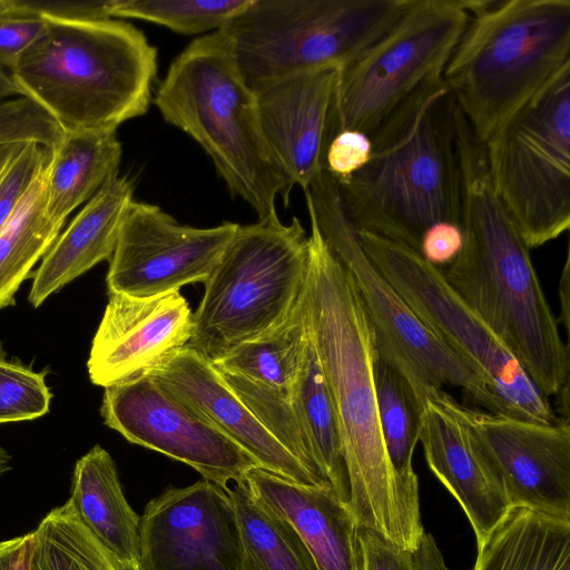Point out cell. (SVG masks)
I'll return each instance as SVG.
<instances>
[{
    "label": "cell",
    "instance_id": "2",
    "mask_svg": "<svg viewBox=\"0 0 570 570\" xmlns=\"http://www.w3.org/2000/svg\"><path fill=\"white\" fill-rule=\"evenodd\" d=\"M462 175L463 245L443 275L549 399L568 389L569 347L530 257L495 195L484 145L456 111Z\"/></svg>",
    "mask_w": 570,
    "mask_h": 570
},
{
    "label": "cell",
    "instance_id": "3",
    "mask_svg": "<svg viewBox=\"0 0 570 570\" xmlns=\"http://www.w3.org/2000/svg\"><path fill=\"white\" fill-rule=\"evenodd\" d=\"M456 111L442 78L412 94L370 135L368 161L345 179L334 178L356 230L420 254L422 235L431 225L461 226Z\"/></svg>",
    "mask_w": 570,
    "mask_h": 570
},
{
    "label": "cell",
    "instance_id": "32",
    "mask_svg": "<svg viewBox=\"0 0 570 570\" xmlns=\"http://www.w3.org/2000/svg\"><path fill=\"white\" fill-rule=\"evenodd\" d=\"M218 372L230 390L248 407L262 425L317 481L326 482L318 471L309 439L294 402L293 394L269 387L238 374L224 371Z\"/></svg>",
    "mask_w": 570,
    "mask_h": 570
},
{
    "label": "cell",
    "instance_id": "7",
    "mask_svg": "<svg viewBox=\"0 0 570 570\" xmlns=\"http://www.w3.org/2000/svg\"><path fill=\"white\" fill-rule=\"evenodd\" d=\"M304 194L308 215L352 275L377 353L404 375L419 402L423 405L451 385L464 391L484 411L511 416L489 382L422 322L368 258L342 207L336 180L324 167Z\"/></svg>",
    "mask_w": 570,
    "mask_h": 570
},
{
    "label": "cell",
    "instance_id": "17",
    "mask_svg": "<svg viewBox=\"0 0 570 570\" xmlns=\"http://www.w3.org/2000/svg\"><path fill=\"white\" fill-rule=\"evenodd\" d=\"M108 295L87 362L95 385L105 389L148 375L189 344L193 312L179 291Z\"/></svg>",
    "mask_w": 570,
    "mask_h": 570
},
{
    "label": "cell",
    "instance_id": "19",
    "mask_svg": "<svg viewBox=\"0 0 570 570\" xmlns=\"http://www.w3.org/2000/svg\"><path fill=\"white\" fill-rule=\"evenodd\" d=\"M419 441L430 470L459 502L481 542L511 508L495 463L438 392L423 403Z\"/></svg>",
    "mask_w": 570,
    "mask_h": 570
},
{
    "label": "cell",
    "instance_id": "26",
    "mask_svg": "<svg viewBox=\"0 0 570 570\" xmlns=\"http://www.w3.org/2000/svg\"><path fill=\"white\" fill-rule=\"evenodd\" d=\"M308 345L302 291L296 305L282 323L212 363L218 371L292 393L303 370Z\"/></svg>",
    "mask_w": 570,
    "mask_h": 570
},
{
    "label": "cell",
    "instance_id": "1",
    "mask_svg": "<svg viewBox=\"0 0 570 570\" xmlns=\"http://www.w3.org/2000/svg\"><path fill=\"white\" fill-rule=\"evenodd\" d=\"M311 220L303 288L308 335L335 410L348 481L347 505L358 528L412 552L424 533L419 481L393 469L384 445L373 377V330L348 269Z\"/></svg>",
    "mask_w": 570,
    "mask_h": 570
},
{
    "label": "cell",
    "instance_id": "27",
    "mask_svg": "<svg viewBox=\"0 0 570 570\" xmlns=\"http://www.w3.org/2000/svg\"><path fill=\"white\" fill-rule=\"evenodd\" d=\"M244 547L243 570H318L307 547L284 518L264 507L245 481L228 488Z\"/></svg>",
    "mask_w": 570,
    "mask_h": 570
},
{
    "label": "cell",
    "instance_id": "8",
    "mask_svg": "<svg viewBox=\"0 0 570 570\" xmlns=\"http://www.w3.org/2000/svg\"><path fill=\"white\" fill-rule=\"evenodd\" d=\"M308 264V236L297 217L289 225L277 214L239 225L204 283L188 346L216 361L277 326L296 305Z\"/></svg>",
    "mask_w": 570,
    "mask_h": 570
},
{
    "label": "cell",
    "instance_id": "28",
    "mask_svg": "<svg viewBox=\"0 0 570 570\" xmlns=\"http://www.w3.org/2000/svg\"><path fill=\"white\" fill-rule=\"evenodd\" d=\"M43 173L0 230V309L14 305L22 282L62 228L47 215Z\"/></svg>",
    "mask_w": 570,
    "mask_h": 570
},
{
    "label": "cell",
    "instance_id": "6",
    "mask_svg": "<svg viewBox=\"0 0 570 570\" xmlns=\"http://www.w3.org/2000/svg\"><path fill=\"white\" fill-rule=\"evenodd\" d=\"M567 63L569 0H473L442 78L484 144Z\"/></svg>",
    "mask_w": 570,
    "mask_h": 570
},
{
    "label": "cell",
    "instance_id": "11",
    "mask_svg": "<svg viewBox=\"0 0 570 570\" xmlns=\"http://www.w3.org/2000/svg\"><path fill=\"white\" fill-rule=\"evenodd\" d=\"M472 3L411 0L383 37L338 68L326 145L342 130L370 136L412 94L442 79Z\"/></svg>",
    "mask_w": 570,
    "mask_h": 570
},
{
    "label": "cell",
    "instance_id": "24",
    "mask_svg": "<svg viewBox=\"0 0 570 570\" xmlns=\"http://www.w3.org/2000/svg\"><path fill=\"white\" fill-rule=\"evenodd\" d=\"M48 153L46 212L63 226L77 207L119 175L121 144L116 131H65Z\"/></svg>",
    "mask_w": 570,
    "mask_h": 570
},
{
    "label": "cell",
    "instance_id": "31",
    "mask_svg": "<svg viewBox=\"0 0 570 570\" xmlns=\"http://www.w3.org/2000/svg\"><path fill=\"white\" fill-rule=\"evenodd\" d=\"M28 570H121L67 501L31 532Z\"/></svg>",
    "mask_w": 570,
    "mask_h": 570
},
{
    "label": "cell",
    "instance_id": "13",
    "mask_svg": "<svg viewBox=\"0 0 570 570\" xmlns=\"http://www.w3.org/2000/svg\"><path fill=\"white\" fill-rule=\"evenodd\" d=\"M100 414L130 443L183 462L224 490L257 466L213 422L149 375L105 387Z\"/></svg>",
    "mask_w": 570,
    "mask_h": 570
},
{
    "label": "cell",
    "instance_id": "4",
    "mask_svg": "<svg viewBox=\"0 0 570 570\" xmlns=\"http://www.w3.org/2000/svg\"><path fill=\"white\" fill-rule=\"evenodd\" d=\"M45 29L10 75L63 131H116L149 108L157 49L102 1L46 7Z\"/></svg>",
    "mask_w": 570,
    "mask_h": 570
},
{
    "label": "cell",
    "instance_id": "39",
    "mask_svg": "<svg viewBox=\"0 0 570 570\" xmlns=\"http://www.w3.org/2000/svg\"><path fill=\"white\" fill-rule=\"evenodd\" d=\"M363 570H413L411 552L380 533L360 528Z\"/></svg>",
    "mask_w": 570,
    "mask_h": 570
},
{
    "label": "cell",
    "instance_id": "45",
    "mask_svg": "<svg viewBox=\"0 0 570 570\" xmlns=\"http://www.w3.org/2000/svg\"><path fill=\"white\" fill-rule=\"evenodd\" d=\"M30 539L31 532L27 533L26 541L16 556L12 570H28Z\"/></svg>",
    "mask_w": 570,
    "mask_h": 570
},
{
    "label": "cell",
    "instance_id": "38",
    "mask_svg": "<svg viewBox=\"0 0 570 570\" xmlns=\"http://www.w3.org/2000/svg\"><path fill=\"white\" fill-rule=\"evenodd\" d=\"M372 141L357 130H342L326 145L323 167L336 179H345L360 170L370 159Z\"/></svg>",
    "mask_w": 570,
    "mask_h": 570
},
{
    "label": "cell",
    "instance_id": "20",
    "mask_svg": "<svg viewBox=\"0 0 570 570\" xmlns=\"http://www.w3.org/2000/svg\"><path fill=\"white\" fill-rule=\"evenodd\" d=\"M148 375L213 422L258 468L303 484L322 483L262 425L212 361L188 345Z\"/></svg>",
    "mask_w": 570,
    "mask_h": 570
},
{
    "label": "cell",
    "instance_id": "34",
    "mask_svg": "<svg viewBox=\"0 0 570 570\" xmlns=\"http://www.w3.org/2000/svg\"><path fill=\"white\" fill-rule=\"evenodd\" d=\"M46 374L0 360V424L35 420L49 412L52 394Z\"/></svg>",
    "mask_w": 570,
    "mask_h": 570
},
{
    "label": "cell",
    "instance_id": "44",
    "mask_svg": "<svg viewBox=\"0 0 570 570\" xmlns=\"http://www.w3.org/2000/svg\"><path fill=\"white\" fill-rule=\"evenodd\" d=\"M22 96L9 71L0 67V101Z\"/></svg>",
    "mask_w": 570,
    "mask_h": 570
},
{
    "label": "cell",
    "instance_id": "47",
    "mask_svg": "<svg viewBox=\"0 0 570 570\" xmlns=\"http://www.w3.org/2000/svg\"><path fill=\"white\" fill-rule=\"evenodd\" d=\"M11 470V455L2 446H0V478Z\"/></svg>",
    "mask_w": 570,
    "mask_h": 570
},
{
    "label": "cell",
    "instance_id": "48",
    "mask_svg": "<svg viewBox=\"0 0 570 570\" xmlns=\"http://www.w3.org/2000/svg\"><path fill=\"white\" fill-rule=\"evenodd\" d=\"M6 351L0 342V360H6Z\"/></svg>",
    "mask_w": 570,
    "mask_h": 570
},
{
    "label": "cell",
    "instance_id": "37",
    "mask_svg": "<svg viewBox=\"0 0 570 570\" xmlns=\"http://www.w3.org/2000/svg\"><path fill=\"white\" fill-rule=\"evenodd\" d=\"M48 149L37 144L22 145L0 171V230L42 174Z\"/></svg>",
    "mask_w": 570,
    "mask_h": 570
},
{
    "label": "cell",
    "instance_id": "41",
    "mask_svg": "<svg viewBox=\"0 0 570 570\" xmlns=\"http://www.w3.org/2000/svg\"><path fill=\"white\" fill-rule=\"evenodd\" d=\"M413 570H450L431 533L424 532L419 546L411 552Z\"/></svg>",
    "mask_w": 570,
    "mask_h": 570
},
{
    "label": "cell",
    "instance_id": "49",
    "mask_svg": "<svg viewBox=\"0 0 570 570\" xmlns=\"http://www.w3.org/2000/svg\"><path fill=\"white\" fill-rule=\"evenodd\" d=\"M7 0H0V8L6 3Z\"/></svg>",
    "mask_w": 570,
    "mask_h": 570
},
{
    "label": "cell",
    "instance_id": "22",
    "mask_svg": "<svg viewBox=\"0 0 570 570\" xmlns=\"http://www.w3.org/2000/svg\"><path fill=\"white\" fill-rule=\"evenodd\" d=\"M132 195V181L118 175L83 205L32 274L28 301L33 307L95 265L111 258Z\"/></svg>",
    "mask_w": 570,
    "mask_h": 570
},
{
    "label": "cell",
    "instance_id": "9",
    "mask_svg": "<svg viewBox=\"0 0 570 570\" xmlns=\"http://www.w3.org/2000/svg\"><path fill=\"white\" fill-rule=\"evenodd\" d=\"M411 0H252L222 30L255 94L287 77L342 68L383 37Z\"/></svg>",
    "mask_w": 570,
    "mask_h": 570
},
{
    "label": "cell",
    "instance_id": "12",
    "mask_svg": "<svg viewBox=\"0 0 570 570\" xmlns=\"http://www.w3.org/2000/svg\"><path fill=\"white\" fill-rule=\"evenodd\" d=\"M356 233L362 248L379 271L422 322L489 382L512 417L542 424L558 421L549 399L537 389L493 331L449 285L441 268L406 246L370 232Z\"/></svg>",
    "mask_w": 570,
    "mask_h": 570
},
{
    "label": "cell",
    "instance_id": "46",
    "mask_svg": "<svg viewBox=\"0 0 570 570\" xmlns=\"http://www.w3.org/2000/svg\"><path fill=\"white\" fill-rule=\"evenodd\" d=\"M22 145H8L0 147V171L7 164V161L12 157V155L21 147Z\"/></svg>",
    "mask_w": 570,
    "mask_h": 570
},
{
    "label": "cell",
    "instance_id": "14",
    "mask_svg": "<svg viewBox=\"0 0 570 570\" xmlns=\"http://www.w3.org/2000/svg\"><path fill=\"white\" fill-rule=\"evenodd\" d=\"M238 226L181 225L157 205L132 200L109 259L108 293L150 297L205 283Z\"/></svg>",
    "mask_w": 570,
    "mask_h": 570
},
{
    "label": "cell",
    "instance_id": "29",
    "mask_svg": "<svg viewBox=\"0 0 570 570\" xmlns=\"http://www.w3.org/2000/svg\"><path fill=\"white\" fill-rule=\"evenodd\" d=\"M292 394L323 480L331 484L342 501L347 502L348 481L337 419L311 338L303 370Z\"/></svg>",
    "mask_w": 570,
    "mask_h": 570
},
{
    "label": "cell",
    "instance_id": "23",
    "mask_svg": "<svg viewBox=\"0 0 570 570\" xmlns=\"http://www.w3.org/2000/svg\"><path fill=\"white\" fill-rule=\"evenodd\" d=\"M68 502L121 570H138L140 517L124 494L111 455L99 444L77 460Z\"/></svg>",
    "mask_w": 570,
    "mask_h": 570
},
{
    "label": "cell",
    "instance_id": "36",
    "mask_svg": "<svg viewBox=\"0 0 570 570\" xmlns=\"http://www.w3.org/2000/svg\"><path fill=\"white\" fill-rule=\"evenodd\" d=\"M45 24L42 6L7 0L0 8V67L10 72L39 38Z\"/></svg>",
    "mask_w": 570,
    "mask_h": 570
},
{
    "label": "cell",
    "instance_id": "18",
    "mask_svg": "<svg viewBox=\"0 0 570 570\" xmlns=\"http://www.w3.org/2000/svg\"><path fill=\"white\" fill-rule=\"evenodd\" d=\"M337 70H309L255 92L264 138L293 187L307 189L323 168Z\"/></svg>",
    "mask_w": 570,
    "mask_h": 570
},
{
    "label": "cell",
    "instance_id": "10",
    "mask_svg": "<svg viewBox=\"0 0 570 570\" xmlns=\"http://www.w3.org/2000/svg\"><path fill=\"white\" fill-rule=\"evenodd\" d=\"M484 145L493 190L529 248L570 226V63Z\"/></svg>",
    "mask_w": 570,
    "mask_h": 570
},
{
    "label": "cell",
    "instance_id": "35",
    "mask_svg": "<svg viewBox=\"0 0 570 570\" xmlns=\"http://www.w3.org/2000/svg\"><path fill=\"white\" fill-rule=\"evenodd\" d=\"M63 132L56 119L27 96L0 101V147L37 144L49 150Z\"/></svg>",
    "mask_w": 570,
    "mask_h": 570
},
{
    "label": "cell",
    "instance_id": "15",
    "mask_svg": "<svg viewBox=\"0 0 570 570\" xmlns=\"http://www.w3.org/2000/svg\"><path fill=\"white\" fill-rule=\"evenodd\" d=\"M138 570H243L244 547L227 490L203 480L151 499L140 517Z\"/></svg>",
    "mask_w": 570,
    "mask_h": 570
},
{
    "label": "cell",
    "instance_id": "5",
    "mask_svg": "<svg viewBox=\"0 0 570 570\" xmlns=\"http://www.w3.org/2000/svg\"><path fill=\"white\" fill-rule=\"evenodd\" d=\"M154 101L168 124L205 150L230 194L258 219L277 214V196L288 205L293 185L267 146L256 96L222 29L196 38L175 58Z\"/></svg>",
    "mask_w": 570,
    "mask_h": 570
},
{
    "label": "cell",
    "instance_id": "16",
    "mask_svg": "<svg viewBox=\"0 0 570 570\" xmlns=\"http://www.w3.org/2000/svg\"><path fill=\"white\" fill-rule=\"evenodd\" d=\"M441 402L472 432L495 463L510 507L570 518V423H534L459 403Z\"/></svg>",
    "mask_w": 570,
    "mask_h": 570
},
{
    "label": "cell",
    "instance_id": "30",
    "mask_svg": "<svg viewBox=\"0 0 570 570\" xmlns=\"http://www.w3.org/2000/svg\"><path fill=\"white\" fill-rule=\"evenodd\" d=\"M373 377L380 426L390 462L400 476L416 481L412 458L419 441L423 405L404 375L377 351Z\"/></svg>",
    "mask_w": 570,
    "mask_h": 570
},
{
    "label": "cell",
    "instance_id": "43",
    "mask_svg": "<svg viewBox=\"0 0 570 570\" xmlns=\"http://www.w3.org/2000/svg\"><path fill=\"white\" fill-rule=\"evenodd\" d=\"M569 254L566 258V264L560 278V302H561V322L567 331H569Z\"/></svg>",
    "mask_w": 570,
    "mask_h": 570
},
{
    "label": "cell",
    "instance_id": "40",
    "mask_svg": "<svg viewBox=\"0 0 570 570\" xmlns=\"http://www.w3.org/2000/svg\"><path fill=\"white\" fill-rule=\"evenodd\" d=\"M463 245V233L460 225L439 222L423 233L420 243V255L431 265L441 267L451 264Z\"/></svg>",
    "mask_w": 570,
    "mask_h": 570
},
{
    "label": "cell",
    "instance_id": "21",
    "mask_svg": "<svg viewBox=\"0 0 570 570\" xmlns=\"http://www.w3.org/2000/svg\"><path fill=\"white\" fill-rule=\"evenodd\" d=\"M252 494L296 530L318 570H363L358 527L330 483H298L262 468L245 478Z\"/></svg>",
    "mask_w": 570,
    "mask_h": 570
},
{
    "label": "cell",
    "instance_id": "33",
    "mask_svg": "<svg viewBox=\"0 0 570 570\" xmlns=\"http://www.w3.org/2000/svg\"><path fill=\"white\" fill-rule=\"evenodd\" d=\"M252 0H108L109 18H132L164 26L181 35L219 30Z\"/></svg>",
    "mask_w": 570,
    "mask_h": 570
},
{
    "label": "cell",
    "instance_id": "42",
    "mask_svg": "<svg viewBox=\"0 0 570 570\" xmlns=\"http://www.w3.org/2000/svg\"><path fill=\"white\" fill-rule=\"evenodd\" d=\"M27 534L0 542V570H12L16 556L26 541Z\"/></svg>",
    "mask_w": 570,
    "mask_h": 570
},
{
    "label": "cell",
    "instance_id": "25",
    "mask_svg": "<svg viewBox=\"0 0 570 570\" xmlns=\"http://www.w3.org/2000/svg\"><path fill=\"white\" fill-rule=\"evenodd\" d=\"M473 570H570V518L511 507L478 543Z\"/></svg>",
    "mask_w": 570,
    "mask_h": 570
}]
</instances>
